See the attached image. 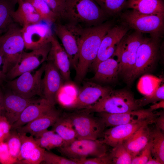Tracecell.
Returning <instances> with one entry per match:
<instances>
[{
	"mask_svg": "<svg viewBox=\"0 0 164 164\" xmlns=\"http://www.w3.org/2000/svg\"><path fill=\"white\" fill-rule=\"evenodd\" d=\"M146 164H162V163L159 160L154 158L152 155L150 157Z\"/></svg>",
	"mask_w": 164,
	"mask_h": 164,
	"instance_id": "obj_48",
	"label": "cell"
},
{
	"mask_svg": "<svg viewBox=\"0 0 164 164\" xmlns=\"http://www.w3.org/2000/svg\"><path fill=\"white\" fill-rule=\"evenodd\" d=\"M59 148L63 155L71 159H79L89 157H99L107 153L108 145L97 139H76Z\"/></svg>",
	"mask_w": 164,
	"mask_h": 164,
	"instance_id": "obj_9",
	"label": "cell"
},
{
	"mask_svg": "<svg viewBox=\"0 0 164 164\" xmlns=\"http://www.w3.org/2000/svg\"><path fill=\"white\" fill-rule=\"evenodd\" d=\"M5 142L7 144L10 154L16 163L21 145L19 132L16 129H11L9 135Z\"/></svg>",
	"mask_w": 164,
	"mask_h": 164,
	"instance_id": "obj_36",
	"label": "cell"
},
{
	"mask_svg": "<svg viewBox=\"0 0 164 164\" xmlns=\"http://www.w3.org/2000/svg\"><path fill=\"white\" fill-rule=\"evenodd\" d=\"M152 145L151 139L138 155L132 158L131 164H146L152 156Z\"/></svg>",
	"mask_w": 164,
	"mask_h": 164,
	"instance_id": "obj_40",
	"label": "cell"
},
{
	"mask_svg": "<svg viewBox=\"0 0 164 164\" xmlns=\"http://www.w3.org/2000/svg\"><path fill=\"white\" fill-rule=\"evenodd\" d=\"M43 97L38 99L28 105L18 120L12 125L11 129L23 126L55 108Z\"/></svg>",
	"mask_w": 164,
	"mask_h": 164,
	"instance_id": "obj_23",
	"label": "cell"
},
{
	"mask_svg": "<svg viewBox=\"0 0 164 164\" xmlns=\"http://www.w3.org/2000/svg\"><path fill=\"white\" fill-rule=\"evenodd\" d=\"M159 112L154 113L149 108L139 109L118 114L101 112L97 116L104 122L105 127H112L127 124L150 121L154 123Z\"/></svg>",
	"mask_w": 164,
	"mask_h": 164,
	"instance_id": "obj_13",
	"label": "cell"
},
{
	"mask_svg": "<svg viewBox=\"0 0 164 164\" xmlns=\"http://www.w3.org/2000/svg\"><path fill=\"white\" fill-rule=\"evenodd\" d=\"M21 29L13 23L0 36V50L3 57L2 70L5 76L17 63L25 48Z\"/></svg>",
	"mask_w": 164,
	"mask_h": 164,
	"instance_id": "obj_4",
	"label": "cell"
},
{
	"mask_svg": "<svg viewBox=\"0 0 164 164\" xmlns=\"http://www.w3.org/2000/svg\"><path fill=\"white\" fill-rule=\"evenodd\" d=\"M55 32L60 40L69 58L71 66L76 69L78 59V45L84 27L80 25L60 20L54 23Z\"/></svg>",
	"mask_w": 164,
	"mask_h": 164,
	"instance_id": "obj_8",
	"label": "cell"
},
{
	"mask_svg": "<svg viewBox=\"0 0 164 164\" xmlns=\"http://www.w3.org/2000/svg\"><path fill=\"white\" fill-rule=\"evenodd\" d=\"M57 16L58 20L63 19L65 0H44Z\"/></svg>",
	"mask_w": 164,
	"mask_h": 164,
	"instance_id": "obj_41",
	"label": "cell"
},
{
	"mask_svg": "<svg viewBox=\"0 0 164 164\" xmlns=\"http://www.w3.org/2000/svg\"><path fill=\"white\" fill-rule=\"evenodd\" d=\"M19 133L21 145L20 153L16 162V164H19L20 162L27 159L35 148L39 145L32 136H28L26 134Z\"/></svg>",
	"mask_w": 164,
	"mask_h": 164,
	"instance_id": "obj_31",
	"label": "cell"
},
{
	"mask_svg": "<svg viewBox=\"0 0 164 164\" xmlns=\"http://www.w3.org/2000/svg\"><path fill=\"white\" fill-rule=\"evenodd\" d=\"M80 89L75 99L67 107L70 109H84L96 103L112 89L89 81Z\"/></svg>",
	"mask_w": 164,
	"mask_h": 164,
	"instance_id": "obj_17",
	"label": "cell"
},
{
	"mask_svg": "<svg viewBox=\"0 0 164 164\" xmlns=\"http://www.w3.org/2000/svg\"><path fill=\"white\" fill-rule=\"evenodd\" d=\"M106 15L94 0H65L63 19L88 27L101 24Z\"/></svg>",
	"mask_w": 164,
	"mask_h": 164,
	"instance_id": "obj_2",
	"label": "cell"
},
{
	"mask_svg": "<svg viewBox=\"0 0 164 164\" xmlns=\"http://www.w3.org/2000/svg\"><path fill=\"white\" fill-rule=\"evenodd\" d=\"M164 16L143 14L132 10L122 15L124 23L141 33L150 34L159 37L164 29Z\"/></svg>",
	"mask_w": 164,
	"mask_h": 164,
	"instance_id": "obj_11",
	"label": "cell"
},
{
	"mask_svg": "<svg viewBox=\"0 0 164 164\" xmlns=\"http://www.w3.org/2000/svg\"><path fill=\"white\" fill-rule=\"evenodd\" d=\"M152 123L150 121H145L111 127L104 131L103 141L108 146L113 147L124 142L143 125Z\"/></svg>",
	"mask_w": 164,
	"mask_h": 164,
	"instance_id": "obj_19",
	"label": "cell"
},
{
	"mask_svg": "<svg viewBox=\"0 0 164 164\" xmlns=\"http://www.w3.org/2000/svg\"><path fill=\"white\" fill-rule=\"evenodd\" d=\"M45 149L38 145L36 147L26 160L20 162L19 164H39L43 162Z\"/></svg>",
	"mask_w": 164,
	"mask_h": 164,
	"instance_id": "obj_42",
	"label": "cell"
},
{
	"mask_svg": "<svg viewBox=\"0 0 164 164\" xmlns=\"http://www.w3.org/2000/svg\"><path fill=\"white\" fill-rule=\"evenodd\" d=\"M158 38L152 36L144 38L138 49L134 67L128 83L153 68L158 57Z\"/></svg>",
	"mask_w": 164,
	"mask_h": 164,
	"instance_id": "obj_10",
	"label": "cell"
},
{
	"mask_svg": "<svg viewBox=\"0 0 164 164\" xmlns=\"http://www.w3.org/2000/svg\"><path fill=\"white\" fill-rule=\"evenodd\" d=\"M140 109L131 92L126 89H111L94 105L83 109L91 113L118 114Z\"/></svg>",
	"mask_w": 164,
	"mask_h": 164,
	"instance_id": "obj_3",
	"label": "cell"
},
{
	"mask_svg": "<svg viewBox=\"0 0 164 164\" xmlns=\"http://www.w3.org/2000/svg\"><path fill=\"white\" fill-rule=\"evenodd\" d=\"M128 31V28L124 26L111 27L108 31L102 40L96 58L91 66L94 71L100 62L113 55Z\"/></svg>",
	"mask_w": 164,
	"mask_h": 164,
	"instance_id": "obj_15",
	"label": "cell"
},
{
	"mask_svg": "<svg viewBox=\"0 0 164 164\" xmlns=\"http://www.w3.org/2000/svg\"><path fill=\"white\" fill-rule=\"evenodd\" d=\"M113 148L109 152L112 164H131L133 157L123 143H119Z\"/></svg>",
	"mask_w": 164,
	"mask_h": 164,
	"instance_id": "obj_33",
	"label": "cell"
},
{
	"mask_svg": "<svg viewBox=\"0 0 164 164\" xmlns=\"http://www.w3.org/2000/svg\"><path fill=\"white\" fill-rule=\"evenodd\" d=\"M42 80L43 97L55 106L57 102L58 94L63 85V78L59 70L51 61L47 60Z\"/></svg>",
	"mask_w": 164,
	"mask_h": 164,
	"instance_id": "obj_16",
	"label": "cell"
},
{
	"mask_svg": "<svg viewBox=\"0 0 164 164\" xmlns=\"http://www.w3.org/2000/svg\"><path fill=\"white\" fill-rule=\"evenodd\" d=\"M3 63V57L2 54L0 50V87L3 81L5 80V75L3 72L2 67Z\"/></svg>",
	"mask_w": 164,
	"mask_h": 164,
	"instance_id": "obj_47",
	"label": "cell"
},
{
	"mask_svg": "<svg viewBox=\"0 0 164 164\" xmlns=\"http://www.w3.org/2000/svg\"><path fill=\"white\" fill-rule=\"evenodd\" d=\"M60 116V111L55 107L26 125L16 129L20 133L34 137L52 126Z\"/></svg>",
	"mask_w": 164,
	"mask_h": 164,
	"instance_id": "obj_22",
	"label": "cell"
},
{
	"mask_svg": "<svg viewBox=\"0 0 164 164\" xmlns=\"http://www.w3.org/2000/svg\"><path fill=\"white\" fill-rule=\"evenodd\" d=\"M46 62L34 72L22 73L10 80H6L9 90L22 97L30 99L36 95L43 97L42 76L45 70Z\"/></svg>",
	"mask_w": 164,
	"mask_h": 164,
	"instance_id": "obj_6",
	"label": "cell"
},
{
	"mask_svg": "<svg viewBox=\"0 0 164 164\" xmlns=\"http://www.w3.org/2000/svg\"><path fill=\"white\" fill-rule=\"evenodd\" d=\"M120 61L114 54L110 58L100 62L97 65L94 76L89 80L97 83L108 84L115 81L120 73Z\"/></svg>",
	"mask_w": 164,
	"mask_h": 164,
	"instance_id": "obj_20",
	"label": "cell"
},
{
	"mask_svg": "<svg viewBox=\"0 0 164 164\" xmlns=\"http://www.w3.org/2000/svg\"><path fill=\"white\" fill-rule=\"evenodd\" d=\"M15 162L10 154L6 142H0V163L9 164Z\"/></svg>",
	"mask_w": 164,
	"mask_h": 164,
	"instance_id": "obj_44",
	"label": "cell"
},
{
	"mask_svg": "<svg viewBox=\"0 0 164 164\" xmlns=\"http://www.w3.org/2000/svg\"><path fill=\"white\" fill-rule=\"evenodd\" d=\"M12 125L6 118L0 114V142H5L9 135Z\"/></svg>",
	"mask_w": 164,
	"mask_h": 164,
	"instance_id": "obj_43",
	"label": "cell"
},
{
	"mask_svg": "<svg viewBox=\"0 0 164 164\" xmlns=\"http://www.w3.org/2000/svg\"><path fill=\"white\" fill-rule=\"evenodd\" d=\"M111 27L110 23L84 27L78 45V59L76 70V80L81 82L95 60L102 40Z\"/></svg>",
	"mask_w": 164,
	"mask_h": 164,
	"instance_id": "obj_1",
	"label": "cell"
},
{
	"mask_svg": "<svg viewBox=\"0 0 164 164\" xmlns=\"http://www.w3.org/2000/svg\"><path fill=\"white\" fill-rule=\"evenodd\" d=\"M125 7L143 14L164 16L163 0H128Z\"/></svg>",
	"mask_w": 164,
	"mask_h": 164,
	"instance_id": "obj_26",
	"label": "cell"
},
{
	"mask_svg": "<svg viewBox=\"0 0 164 164\" xmlns=\"http://www.w3.org/2000/svg\"><path fill=\"white\" fill-rule=\"evenodd\" d=\"M154 123L155 124L156 128L159 129L164 132V113L163 111L159 112L158 115L155 119Z\"/></svg>",
	"mask_w": 164,
	"mask_h": 164,
	"instance_id": "obj_45",
	"label": "cell"
},
{
	"mask_svg": "<svg viewBox=\"0 0 164 164\" xmlns=\"http://www.w3.org/2000/svg\"><path fill=\"white\" fill-rule=\"evenodd\" d=\"M164 108V100H162L158 102L153 103L148 108L151 111H154L160 108Z\"/></svg>",
	"mask_w": 164,
	"mask_h": 164,
	"instance_id": "obj_46",
	"label": "cell"
},
{
	"mask_svg": "<svg viewBox=\"0 0 164 164\" xmlns=\"http://www.w3.org/2000/svg\"><path fill=\"white\" fill-rule=\"evenodd\" d=\"M128 0H94L107 14H114L125 8Z\"/></svg>",
	"mask_w": 164,
	"mask_h": 164,
	"instance_id": "obj_35",
	"label": "cell"
},
{
	"mask_svg": "<svg viewBox=\"0 0 164 164\" xmlns=\"http://www.w3.org/2000/svg\"><path fill=\"white\" fill-rule=\"evenodd\" d=\"M17 2L15 0H0V36L14 23L12 15Z\"/></svg>",
	"mask_w": 164,
	"mask_h": 164,
	"instance_id": "obj_28",
	"label": "cell"
},
{
	"mask_svg": "<svg viewBox=\"0 0 164 164\" xmlns=\"http://www.w3.org/2000/svg\"><path fill=\"white\" fill-rule=\"evenodd\" d=\"M17 2L19 1H27L28 0H15Z\"/></svg>",
	"mask_w": 164,
	"mask_h": 164,
	"instance_id": "obj_50",
	"label": "cell"
},
{
	"mask_svg": "<svg viewBox=\"0 0 164 164\" xmlns=\"http://www.w3.org/2000/svg\"><path fill=\"white\" fill-rule=\"evenodd\" d=\"M3 93L2 91L1 87H0V114H1L2 108V101L3 96Z\"/></svg>",
	"mask_w": 164,
	"mask_h": 164,
	"instance_id": "obj_49",
	"label": "cell"
},
{
	"mask_svg": "<svg viewBox=\"0 0 164 164\" xmlns=\"http://www.w3.org/2000/svg\"><path fill=\"white\" fill-rule=\"evenodd\" d=\"M161 79L150 75H145L140 78L138 84V89L145 95L153 93L159 86Z\"/></svg>",
	"mask_w": 164,
	"mask_h": 164,
	"instance_id": "obj_34",
	"label": "cell"
},
{
	"mask_svg": "<svg viewBox=\"0 0 164 164\" xmlns=\"http://www.w3.org/2000/svg\"><path fill=\"white\" fill-rule=\"evenodd\" d=\"M51 46L50 42L30 52L23 50L17 63L5 74V80H12L23 73L34 70L46 61Z\"/></svg>",
	"mask_w": 164,
	"mask_h": 164,
	"instance_id": "obj_12",
	"label": "cell"
},
{
	"mask_svg": "<svg viewBox=\"0 0 164 164\" xmlns=\"http://www.w3.org/2000/svg\"><path fill=\"white\" fill-rule=\"evenodd\" d=\"M164 100V85L159 86L152 93L145 95L142 98L136 99L139 107L141 108L150 103H154Z\"/></svg>",
	"mask_w": 164,
	"mask_h": 164,
	"instance_id": "obj_37",
	"label": "cell"
},
{
	"mask_svg": "<svg viewBox=\"0 0 164 164\" xmlns=\"http://www.w3.org/2000/svg\"><path fill=\"white\" fill-rule=\"evenodd\" d=\"M43 162L46 164H77L72 159L58 155L46 150Z\"/></svg>",
	"mask_w": 164,
	"mask_h": 164,
	"instance_id": "obj_38",
	"label": "cell"
},
{
	"mask_svg": "<svg viewBox=\"0 0 164 164\" xmlns=\"http://www.w3.org/2000/svg\"><path fill=\"white\" fill-rule=\"evenodd\" d=\"M77 164H112V158L110 153H107L101 156L91 158L79 159H72Z\"/></svg>",
	"mask_w": 164,
	"mask_h": 164,
	"instance_id": "obj_39",
	"label": "cell"
},
{
	"mask_svg": "<svg viewBox=\"0 0 164 164\" xmlns=\"http://www.w3.org/2000/svg\"><path fill=\"white\" fill-rule=\"evenodd\" d=\"M34 7L42 21L50 24L58 20L57 18L44 0H28Z\"/></svg>",
	"mask_w": 164,
	"mask_h": 164,
	"instance_id": "obj_32",
	"label": "cell"
},
{
	"mask_svg": "<svg viewBox=\"0 0 164 164\" xmlns=\"http://www.w3.org/2000/svg\"><path fill=\"white\" fill-rule=\"evenodd\" d=\"M149 125L142 126L123 142L133 158L138 155L152 139V130Z\"/></svg>",
	"mask_w": 164,
	"mask_h": 164,
	"instance_id": "obj_24",
	"label": "cell"
},
{
	"mask_svg": "<svg viewBox=\"0 0 164 164\" xmlns=\"http://www.w3.org/2000/svg\"><path fill=\"white\" fill-rule=\"evenodd\" d=\"M51 24L42 21L22 27L21 31L25 48L32 50L50 42L53 35Z\"/></svg>",
	"mask_w": 164,
	"mask_h": 164,
	"instance_id": "obj_14",
	"label": "cell"
},
{
	"mask_svg": "<svg viewBox=\"0 0 164 164\" xmlns=\"http://www.w3.org/2000/svg\"><path fill=\"white\" fill-rule=\"evenodd\" d=\"M37 100L22 97L10 90L3 94L1 114L4 116L12 125L18 120L24 109Z\"/></svg>",
	"mask_w": 164,
	"mask_h": 164,
	"instance_id": "obj_18",
	"label": "cell"
},
{
	"mask_svg": "<svg viewBox=\"0 0 164 164\" xmlns=\"http://www.w3.org/2000/svg\"><path fill=\"white\" fill-rule=\"evenodd\" d=\"M71 120L75 130L76 138L92 140L103 136L105 124L100 117L84 109L64 115Z\"/></svg>",
	"mask_w": 164,
	"mask_h": 164,
	"instance_id": "obj_5",
	"label": "cell"
},
{
	"mask_svg": "<svg viewBox=\"0 0 164 164\" xmlns=\"http://www.w3.org/2000/svg\"><path fill=\"white\" fill-rule=\"evenodd\" d=\"M125 36L114 54L120 60L119 73L128 82L134 67L138 49L145 38L142 33L136 31L126 37Z\"/></svg>",
	"mask_w": 164,
	"mask_h": 164,
	"instance_id": "obj_7",
	"label": "cell"
},
{
	"mask_svg": "<svg viewBox=\"0 0 164 164\" xmlns=\"http://www.w3.org/2000/svg\"><path fill=\"white\" fill-rule=\"evenodd\" d=\"M34 137L38 145L47 150L59 148L65 144L62 138L52 130L47 129Z\"/></svg>",
	"mask_w": 164,
	"mask_h": 164,
	"instance_id": "obj_29",
	"label": "cell"
},
{
	"mask_svg": "<svg viewBox=\"0 0 164 164\" xmlns=\"http://www.w3.org/2000/svg\"><path fill=\"white\" fill-rule=\"evenodd\" d=\"M17 9L13 12L12 17L13 21L18 23L22 27L42 21L34 7L29 2L19 1Z\"/></svg>",
	"mask_w": 164,
	"mask_h": 164,
	"instance_id": "obj_25",
	"label": "cell"
},
{
	"mask_svg": "<svg viewBox=\"0 0 164 164\" xmlns=\"http://www.w3.org/2000/svg\"><path fill=\"white\" fill-rule=\"evenodd\" d=\"M51 46L48 60L51 61L67 82L70 79V62L68 56L60 43L53 35L51 40Z\"/></svg>",
	"mask_w": 164,
	"mask_h": 164,
	"instance_id": "obj_21",
	"label": "cell"
},
{
	"mask_svg": "<svg viewBox=\"0 0 164 164\" xmlns=\"http://www.w3.org/2000/svg\"><path fill=\"white\" fill-rule=\"evenodd\" d=\"M152 156L164 163V134L159 129L155 128L152 130Z\"/></svg>",
	"mask_w": 164,
	"mask_h": 164,
	"instance_id": "obj_30",
	"label": "cell"
},
{
	"mask_svg": "<svg viewBox=\"0 0 164 164\" xmlns=\"http://www.w3.org/2000/svg\"><path fill=\"white\" fill-rule=\"evenodd\" d=\"M52 130L62 138L65 144L70 143L77 139L76 132L73 124L70 120L64 115V116L60 117L52 126Z\"/></svg>",
	"mask_w": 164,
	"mask_h": 164,
	"instance_id": "obj_27",
	"label": "cell"
}]
</instances>
